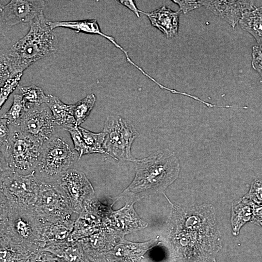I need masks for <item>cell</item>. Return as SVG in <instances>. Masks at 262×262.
Segmentation results:
<instances>
[{
    "label": "cell",
    "instance_id": "cell-23",
    "mask_svg": "<svg viewBox=\"0 0 262 262\" xmlns=\"http://www.w3.org/2000/svg\"><path fill=\"white\" fill-rule=\"evenodd\" d=\"M26 109V103L21 94L20 93L15 94L11 107L0 118L7 119L10 124L15 125L21 119Z\"/></svg>",
    "mask_w": 262,
    "mask_h": 262
},
{
    "label": "cell",
    "instance_id": "cell-22",
    "mask_svg": "<svg viewBox=\"0 0 262 262\" xmlns=\"http://www.w3.org/2000/svg\"><path fill=\"white\" fill-rule=\"evenodd\" d=\"M96 101L95 95L90 94L73 104L72 113L76 126H80L87 119L94 108Z\"/></svg>",
    "mask_w": 262,
    "mask_h": 262
},
{
    "label": "cell",
    "instance_id": "cell-26",
    "mask_svg": "<svg viewBox=\"0 0 262 262\" xmlns=\"http://www.w3.org/2000/svg\"><path fill=\"white\" fill-rule=\"evenodd\" d=\"M71 137L73 147L79 155V159L83 155L88 154V149L79 131L78 126L66 130Z\"/></svg>",
    "mask_w": 262,
    "mask_h": 262
},
{
    "label": "cell",
    "instance_id": "cell-14",
    "mask_svg": "<svg viewBox=\"0 0 262 262\" xmlns=\"http://www.w3.org/2000/svg\"><path fill=\"white\" fill-rule=\"evenodd\" d=\"M147 16L151 25L162 32L167 38L176 36L179 26L180 10L175 12L164 5L150 12L139 10Z\"/></svg>",
    "mask_w": 262,
    "mask_h": 262
},
{
    "label": "cell",
    "instance_id": "cell-4",
    "mask_svg": "<svg viewBox=\"0 0 262 262\" xmlns=\"http://www.w3.org/2000/svg\"><path fill=\"white\" fill-rule=\"evenodd\" d=\"M0 236L41 250V238L45 221L33 209L26 208L0 195Z\"/></svg>",
    "mask_w": 262,
    "mask_h": 262
},
{
    "label": "cell",
    "instance_id": "cell-15",
    "mask_svg": "<svg viewBox=\"0 0 262 262\" xmlns=\"http://www.w3.org/2000/svg\"><path fill=\"white\" fill-rule=\"evenodd\" d=\"M40 251L0 236V262H28Z\"/></svg>",
    "mask_w": 262,
    "mask_h": 262
},
{
    "label": "cell",
    "instance_id": "cell-28",
    "mask_svg": "<svg viewBox=\"0 0 262 262\" xmlns=\"http://www.w3.org/2000/svg\"><path fill=\"white\" fill-rule=\"evenodd\" d=\"M251 66L262 78V46L252 47Z\"/></svg>",
    "mask_w": 262,
    "mask_h": 262
},
{
    "label": "cell",
    "instance_id": "cell-9",
    "mask_svg": "<svg viewBox=\"0 0 262 262\" xmlns=\"http://www.w3.org/2000/svg\"><path fill=\"white\" fill-rule=\"evenodd\" d=\"M44 221L55 223L70 220L74 213L57 183L41 181L37 201L33 208Z\"/></svg>",
    "mask_w": 262,
    "mask_h": 262
},
{
    "label": "cell",
    "instance_id": "cell-29",
    "mask_svg": "<svg viewBox=\"0 0 262 262\" xmlns=\"http://www.w3.org/2000/svg\"><path fill=\"white\" fill-rule=\"evenodd\" d=\"M172 1L179 6V10L184 14H186L201 6L198 0H173Z\"/></svg>",
    "mask_w": 262,
    "mask_h": 262
},
{
    "label": "cell",
    "instance_id": "cell-18",
    "mask_svg": "<svg viewBox=\"0 0 262 262\" xmlns=\"http://www.w3.org/2000/svg\"><path fill=\"white\" fill-rule=\"evenodd\" d=\"M254 214V204L244 196L232 204L231 225L232 233L238 235L241 228L251 221Z\"/></svg>",
    "mask_w": 262,
    "mask_h": 262
},
{
    "label": "cell",
    "instance_id": "cell-32",
    "mask_svg": "<svg viewBox=\"0 0 262 262\" xmlns=\"http://www.w3.org/2000/svg\"><path fill=\"white\" fill-rule=\"evenodd\" d=\"M258 225H260L262 227V220L259 223Z\"/></svg>",
    "mask_w": 262,
    "mask_h": 262
},
{
    "label": "cell",
    "instance_id": "cell-10",
    "mask_svg": "<svg viewBox=\"0 0 262 262\" xmlns=\"http://www.w3.org/2000/svg\"><path fill=\"white\" fill-rule=\"evenodd\" d=\"M26 105L21 119L13 126L45 144L56 133L57 126L52 113L46 103Z\"/></svg>",
    "mask_w": 262,
    "mask_h": 262
},
{
    "label": "cell",
    "instance_id": "cell-25",
    "mask_svg": "<svg viewBox=\"0 0 262 262\" xmlns=\"http://www.w3.org/2000/svg\"><path fill=\"white\" fill-rule=\"evenodd\" d=\"M22 75L23 73H21L16 75L13 78L9 79L1 87L0 95V108L7 100L9 96L17 86H19V82Z\"/></svg>",
    "mask_w": 262,
    "mask_h": 262
},
{
    "label": "cell",
    "instance_id": "cell-6",
    "mask_svg": "<svg viewBox=\"0 0 262 262\" xmlns=\"http://www.w3.org/2000/svg\"><path fill=\"white\" fill-rule=\"evenodd\" d=\"M79 159V155L74 147L56 133L44 144L35 172L42 178L41 181L53 182Z\"/></svg>",
    "mask_w": 262,
    "mask_h": 262
},
{
    "label": "cell",
    "instance_id": "cell-7",
    "mask_svg": "<svg viewBox=\"0 0 262 262\" xmlns=\"http://www.w3.org/2000/svg\"><path fill=\"white\" fill-rule=\"evenodd\" d=\"M103 132L106 154L116 160L132 162L134 159L131 147L138 132L130 120L120 116H110L105 122Z\"/></svg>",
    "mask_w": 262,
    "mask_h": 262
},
{
    "label": "cell",
    "instance_id": "cell-13",
    "mask_svg": "<svg viewBox=\"0 0 262 262\" xmlns=\"http://www.w3.org/2000/svg\"><path fill=\"white\" fill-rule=\"evenodd\" d=\"M201 6L234 28L246 12L256 8L251 0H198Z\"/></svg>",
    "mask_w": 262,
    "mask_h": 262
},
{
    "label": "cell",
    "instance_id": "cell-2",
    "mask_svg": "<svg viewBox=\"0 0 262 262\" xmlns=\"http://www.w3.org/2000/svg\"><path fill=\"white\" fill-rule=\"evenodd\" d=\"M48 22L43 12L40 14L30 23L27 33L1 55L0 87L35 62L56 52L58 37Z\"/></svg>",
    "mask_w": 262,
    "mask_h": 262
},
{
    "label": "cell",
    "instance_id": "cell-3",
    "mask_svg": "<svg viewBox=\"0 0 262 262\" xmlns=\"http://www.w3.org/2000/svg\"><path fill=\"white\" fill-rule=\"evenodd\" d=\"M132 162L135 165L136 174L125 191L131 194L162 191L177 179L180 171L178 158L173 151L166 149Z\"/></svg>",
    "mask_w": 262,
    "mask_h": 262
},
{
    "label": "cell",
    "instance_id": "cell-19",
    "mask_svg": "<svg viewBox=\"0 0 262 262\" xmlns=\"http://www.w3.org/2000/svg\"><path fill=\"white\" fill-rule=\"evenodd\" d=\"M49 25L51 30L63 27L74 30L77 33H83L88 34L99 35L109 40L111 36L102 33L96 19H84L75 21H50Z\"/></svg>",
    "mask_w": 262,
    "mask_h": 262
},
{
    "label": "cell",
    "instance_id": "cell-1",
    "mask_svg": "<svg viewBox=\"0 0 262 262\" xmlns=\"http://www.w3.org/2000/svg\"><path fill=\"white\" fill-rule=\"evenodd\" d=\"M180 221L175 241L187 262H213L221 247V237L214 207L204 204L179 209Z\"/></svg>",
    "mask_w": 262,
    "mask_h": 262
},
{
    "label": "cell",
    "instance_id": "cell-5",
    "mask_svg": "<svg viewBox=\"0 0 262 262\" xmlns=\"http://www.w3.org/2000/svg\"><path fill=\"white\" fill-rule=\"evenodd\" d=\"M7 138L0 143V171L12 170L22 175L34 172L44 144L9 124Z\"/></svg>",
    "mask_w": 262,
    "mask_h": 262
},
{
    "label": "cell",
    "instance_id": "cell-21",
    "mask_svg": "<svg viewBox=\"0 0 262 262\" xmlns=\"http://www.w3.org/2000/svg\"><path fill=\"white\" fill-rule=\"evenodd\" d=\"M78 128L89 154H106L103 148L105 133L103 131L95 133L80 126Z\"/></svg>",
    "mask_w": 262,
    "mask_h": 262
},
{
    "label": "cell",
    "instance_id": "cell-31",
    "mask_svg": "<svg viewBox=\"0 0 262 262\" xmlns=\"http://www.w3.org/2000/svg\"><path fill=\"white\" fill-rule=\"evenodd\" d=\"M119 3L123 5L124 6L128 7L130 10L133 12L136 16L138 17H140L139 10L133 0H117Z\"/></svg>",
    "mask_w": 262,
    "mask_h": 262
},
{
    "label": "cell",
    "instance_id": "cell-17",
    "mask_svg": "<svg viewBox=\"0 0 262 262\" xmlns=\"http://www.w3.org/2000/svg\"><path fill=\"white\" fill-rule=\"evenodd\" d=\"M45 103L50 109L57 126L64 130L76 126L72 113L73 105L64 103L59 98L52 94L47 95Z\"/></svg>",
    "mask_w": 262,
    "mask_h": 262
},
{
    "label": "cell",
    "instance_id": "cell-30",
    "mask_svg": "<svg viewBox=\"0 0 262 262\" xmlns=\"http://www.w3.org/2000/svg\"><path fill=\"white\" fill-rule=\"evenodd\" d=\"M0 142L5 141L8 137L10 129L8 120L5 118H0Z\"/></svg>",
    "mask_w": 262,
    "mask_h": 262
},
{
    "label": "cell",
    "instance_id": "cell-8",
    "mask_svg": "<svg viewBox=\"0 0 262 262\" xmlns=\"http://www.w3.org/2000/svg\"><path fill=\"white\" fill-rule=\"evenodd\" d=\"M41 180L35 171L22 175L12 170L0 171V195L20 206L33 209L38 198Z\"/></svg>",
    "mask_w": 262,
    "mask_h": 262
},
{
    "label": "cell",
    "instance_id": "cell-11",
    "mask_svg": "<svg viewBox=\"0 0 262 262\" xmlns=\"http://www.w3.org/2000/svg\"><path fill=\"white\" fill-rule=\"evenodd\" d=\"M56 182L66 196L74 213L80 214L84 202L95 197L94 191L85 174L69 169Z\"/></svg>",
    "mask_w": 262,
    "mask_h": 262
},
{
    "label": "cell",
    "instance_id": "cell-20",
    "mask_svg": "<svg viewBox=\"0 0 262 262\" xmlns=\"http://www.w3.org/2000/svg\"><path fill=\"white\" fill-rule=\"evenodd\" d=\"M241 28L262 46V6L244 13L239 21Z\"/></svg>",
    "mask_w": 262,
    "mask_h": 262
},
{
    "label": "cell",
    "instance_id": "cell-24",
    "mask_svg": "<svg viewBox=\"0 0 262 262\" xmlns=\"http://www.w3.org/2000/svg\"><path fill=\"white\" fill-rule=\"evenodd\" d=\"M18 89L26 105H40L46 103L47 95L41 87L33 84L27 86H19Z\"/></svg>",
    "mask_w": 262,
    "mask_h": 262
},
{
    "label": "cell",
    "instance_id": "cell-27",
    "mask_svg": "<svg viewBox=\"0 0 262 262\" xmlns=\"http://www.w3.org/2000/svg\"><path fill=\"white\" fill-rule=\"evenodd\" d=\"M244 196L255 205L262 207V180H255L251 183L248 192Z\"/></svg>",
    "mask_w": 262,
    "mask_h": 262
},
{
    "label": "cell",
    "instance_id": "cell-16",
    "mask_svg": "<svg viewBox=\"0 0 262 262\" xmlns=\"http://www.w3.org/2000/svg\"><path fill=\"white\" fill-rule=\"evenodd\" d=\"M74 223L72 220L55 223L45 222L41 238L42 250L48 246L68 241Z\"/></svg>",
    "mask_w": 262,
    "mask_h": 262
},
{
    "label": "cell",
    "instance_id": "cell-12",
    "mask_svg": "<svg viewBox=\"0 0 262 262\" xmlns=\"http://www.w3.org/2000/svg\"><path fill=\"white\" fill-rule=\"evenodd\" d=\"M44 0H12L0 6V29H8L13 26L30 23L43 12Z\"/></svg>",
    "mask_w": 262,
    "mask_h": 262
}]
</instances>
